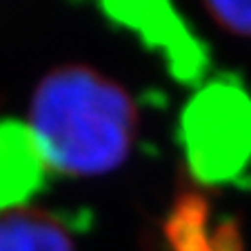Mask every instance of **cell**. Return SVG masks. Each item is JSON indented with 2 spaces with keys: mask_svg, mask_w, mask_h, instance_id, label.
I'll use <instances>...</instances> for the list:
<instances>
[{
  "mask_svg": "<svg viewBox=\"0 0 251 251\" xmlns=\"http://www.w3.org/2000/svg\"><path fill=\"white\" fill-rule=\"evenodd\" d=\"M136 123L131 96L89 67L47 74L31 100V131L45 160L71 176L116 169L129 156Z\"/></svg>",
  "mask_w": 251,
  "mask_h": 251,
  "instance_id": "1",
  "label": "cell"
},
{
  "mask_svg": "<svg viewBox=\"0 0 251 251\" xmlns=\"http://www.w3.org/2000/svg\"><path fill=\"white\" fill-rule=\"evenodd\" d=\"M180 142L191 174L218 185L251 165V96L240 82L218 78L202 85L180 118Z\"/></svg>",
  "mask_w": 251,
  "mask_h": 251,
  "instance_id": "2",
  "label": "cell"
},
{
  "mask_svg": "<svg viewBox=\"0 0 251 251\" xmlns=\"http://www.w3.org/2000/svg\"><path fill=\"white\" fill-rule=\"evenodd\" d=\"M100 7L114 25L131 31L149 51H156L176 80L194 85L204 76L209 51L171 0H100Z\"/></svg>",
  "mask_w": 251,
  "mask_h": 251,
  "instance_id": "3",
  "label": "cell"
},
{
  "mask_svg": "<svg viewBox=\"0 0 251 251\" xmlns=\"http://www.w3.org/2000/svg\"><path fill=\"white\" fill-rule=\"evenodd\" d=\"M47 160L31 127L0 120V211L18 209L45 185Z\"/></svg>",
  "mask_w": 251,
  "mask_h": 251,
  "instance_id": "4",
  "label": "cell"
},
{
  "mask_svg": "<svg viewBox=\"0 0 251 251\" xmlns=\"http://www.w3.org/2000/svg\"><path fill=\"white\" fill-rule=\"evenodd\" d=\"M171 251H240V231L233 223H211V207L198 191L176 198L165 225Z\"/></svg>",
  "mask_w": 251,
  "mask_h": 251,
  "instance_id": "5",
  "label": "cell"
},
{
  "mask_svg": "<svg viewBox=\"0 0 251 251\" xmlns=\"http://www.w3.org/2000/svg\"><path fill=\"white\" fill-rule=\"evenodd\" d=\"M0 251H74L60 218L38 209L0 213Z\"/></svg>",
  "mask_w": 251,
  "mask_h": 251,
  "instance_id": "6",
  "label": "cell"
},
{
  "mask_svg": "<svg viewBox=\"0 0 251 251\" xmlns=\"http://www.w3.org/2000/svg\"><path fill=\"white\" fill-rule=\"evenodd\" d=\"M204 5L225 29L251 36V0H204Z\"/></svg>",
  "mask_w": 251,
  "mask_h": 251,
  "instance_id": "7",
  "label": "cell"
}]
</instances>
